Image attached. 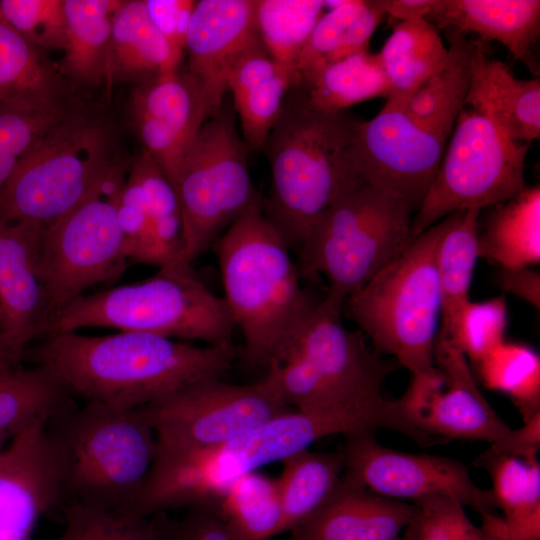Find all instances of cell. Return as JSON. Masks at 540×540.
I'll return each instance as SVG.
<instances>
[{"label":"cell","mask_w":540,"mask_h":540,"mask_svg":"<svg viewBox=\"0 0 540 540\" xmlns=\"http://www.w3.org/2000/svg\"><path fill=\"white\" fill-rule=\"evenodd\" d=\"M470 83L464 106L494 122L510 138L529 143L540 137V78L517 79L502 61L473 40Z\"/></svg>","instance_id":"603a6c76"},{"label":"cell","mask_w":540,"mask_h":540,"mask_svg":"<svg viewBox=\"0 0 540 540\" xmlns=\"http://www.w3.org/2000/svg\"><path fill=\"white\" fill-rule=\"evenodd\" d=\"M183 51L151 21L145 0L122 1L113 21L104 85L107 95L119 83L143 84L179 68Z\"/></svg>","instance_id":"d4e9b609"},{"label":"cell","mask_w":540,"mask_h":540,"mask_svg":"<svg viewBox=\"0 0 540 540\" xmlns=\"http://www.w3.org/2000/svg\"><path fill=\"white\" fill-rule=\"evenodd\" d=\"M42 232L34 222L0 221V339L14 367L49 319L38 266Z\"/></svg>","instance_id":"d6986e66"},{"label":"cell","mask_w":540,"mask_h":540,"mask_svg":"<svg viewBox=\"0 0 540 540\" xmlns=\"http://www.w3.org/2000/svg\"><path fill=\"white\" fill-rule=\"evenodd\" d=\"M436 371L412 376L397 399L406 420L438 439H466L492 444L511 428L494 411L477 386L469 362L449 338L437 335Z\"/></svg>","instance_id":"2e32d148"},{"label":"cell","mask_w":540,"mask_h":540,"mask_svg":"<svg viewBox=\"0 0 540 540\" xmlns=\"http://www.w3.org/2000/svg\"><path fill=\"white\" fill-rule=\"evenodd\" d=\"M358 122L347 111L316 108L299 86L289 88L262 149L271 189L261 205L290 248L299 250L323 213L365 184L356 159Z\"/></svg>","instance_id":"7a4b0ae2"},{"label":"cell","mask_w":540,"mask_h":540,"mask_svg":"<svg viewBox=\"0 0 540 540\" xmlns=\"http://www.w3.org/2000/svg\"><path fill=\"white\" fill-rule=\"evenodd\" d=\"M153 429L157 451L221 445L289 411L264 379L237 385L222 378L193 383L138 408Z\"/></svg>","instance_id":"5bb4252c"},{"label":"cell","mask_w":540,"mask_h":540,"mask_svg":"<svg viewBox=\"0 0 540 540\" xmlns=\"http://www.w3.org/2000/svg\"><path fill=\"white\" fill-rule=\"evenodd\" d=\"M415 504L419 508L418 540H486L482 528L471 522L456 499L436 495Z\"/></svg>","instance_id":"bcb514c9"},{"label":"cell","mask_w":540,"mask_h":540,"mask_svg":"<svg viewBox=\"0 0 540 540\" xmlns=\"http://www.w3.org/2000/svg\"><path fill=\"white\" fill-rule=\"evenodd\" d=\"M240 353L233 343L196 346L144 332H61L30 345L23 361L49 369L73 397L138 409L198 381L222 378Z\"/></svg>","instance_id":"6da1fadb"},{"label":"cell","mask_w":540,"mask_h":540,"mask_svg":"<svg viewBox=\"0 0 540 540\" xmlns=\"http://www.w3.org/2000/svg\"><path fill=\"white\" fill-rule=\"evenodd\" d=\"M11 368H14V366L8 359L0 339V373L5 372Z\"/></svg>","instance_id":"db71d44e"},{"label":"cell","mask_w":540,"mask_h":540,"mask_svg":"<svg viewBox=\"0 0 540 540\" xmlns=\"http://www.w3.org/2000/svg\"><path fill=\"white\" fill-rule=\"evenodd\" d=\"M489 540H506L502 537H493V538H489Z\"/></svg>","instance_id":"11a10c76"},{"label":"cell","mask_w":540,"mask_h":540,"mask_svg":"<svg viewBox=\"0 0 540 540\" xmlns=\"http://www.w3.org/2000/svg\"><path fill=\"white\" fill-rule=\"evenodd\" d=\"M344 436L340 451L344 462L342 477L347 481L394 500L415 503L444 495L480 516L495 513L491 490L476 485L464 463L446 456L391 449L377 441L375 431Z\"/></svg>","instance_id":"9a60e30c"},{"label":"cell","mask_w":540,"mask_h":540,"mask_svg":"<svg viewBox=\"0 0 540 540\" xmlns=\"http://www.w3.org/2000/svg\"><path fill=\"white\" fill-rule=\"evenodd\" d=\"M448 138L384 104L371 120H359L356 159L363 182L390 192L416 210L438 169Z\"/></svg>","instance_id":"e0dca14e"},{"label":"cell","mask_w":540,"mask_h":540,"mask_svg":"<svg viewBox=\"0 0 540 540\" xmlns=\"http://www.w3.org/2000/svg\"><path fill=\"white\" fill-rule=\"evenodd\" d=\"M447 217L415 237L392 263L350 294L343 309L379 354L393 357L412 376L436 371L441 323L437 252Z\"/></svg>","instance_id":"ba28073f"},{"label":"cell","mask_w":540,"mask_h":540,"mask_svg":"<svg viewBox=\"0 0 540 540\" xmlns=\"http://www.w3.org/2000/svg\"><path fill=\"white\" fill-rule=\"evenodd\" d=\"M60 507L65 527L54 540H163L150 516L138 518L78 502Z\"/></svg>","instance_id":"7bdbcfd3"},{"label":"cell","mask_w":540,"mask_h":540,"mask_svg":"<svg viewBox=\"0 0 540 540\" xmlns=\"http://www.w3.org/2000/svg\"><path fill=\"white\" fill-rule=\"evenodd\" d=\"M385 15L381 0H345L324 12L297 59L292 86L329 63L368 50Z\"/></svg>","instance_id":"f546056e"},{"label":"cell","mask_w":540,"mask_h":540,"mask_svg":"<svg viewBox=\"0 0 540 540\" xmlns=\"http://www.w3.org/2000/svg\"><path fill=\"white\" fill-rule=\"evenodd\" d=\"M212 505L240 540H266L284 532L278 481L259 472L232 481Z\"/></svg>","instance_id":"74e56055"},{"label":"cell","mask_w":540,"mask_h":540,"mask_svg":"<svg viewBox=\"0 0 540 540\" xmlns=\"http://www.w3.org/2000/svg\"><path fill=\"white\" fill-rule=\"evenodd\" d=\"M416 520L412 524H410L402 533V535L396 540H418V528Z\"/></svg>","instance_id":"f5cc1de1"},{"label":"cell","mask_w":540,"mask_h":540,"mask_svg":"<svg viewBox=\"0 0 540 540\" xmlns=\"http://www.w3.org/2000/svg\"><path fill=\"white\" fill-rule=\"evenodd\" d=\"M130 118L141 143L188 148L210 113L201 84L178 68L135 86Z\"/></svg>","instance_id":"7402d4cb"},{"label":"cell","mask_w":540,"mask_h":540,"mask_svg":"<svg viewBox=\"0 0 540 540\" xmlns=\"http://www.w3.org/2000/svg\"><path fill=\"white\" fill-rule=\"evenodd\" d=\"M256 0H200L188 25V71L201 84L210 117L223 103L228 77L238 61L262 45L255 18Z\"/></svg>","instance_id":"ffe728a7"},{"label":"cell","mask_w":540,"mask_h":540,"mask_svg":"<svg viewBox=\"0 0 540 540\" xmlns=\"http://www.w3.org/2000/svg\"><path fill=\"white\" fill-rule=\"evenodd\" d=\"M379 55L391 88L387 99L395 101L410 95L449 60L438 29L426 20L396 24Z\"/></svg>","instance_id":"d6a6232c"},{"label":"cell","mask_w":540,"mask_h":540,"mask_svg":"<svg viewBox=\"0 0 540 540\" xmlns=\"http://www.w3.org/2000/svg\"><path fill=\"white\" fill-rule=\"evenodd\" d=\"M248 151L233 104L224 98L191 142L175 184L183 222L182 262L192 264L261 200L250 177Z\"/></svg>","instance_id":"7c38bea8"},{"label":"cell","mask_w":540,"mask_h":540,"mask_svg":"<svg viewBox=\"0 0 540 540\" xmlns=\"http://www.w3.org/2000/svg\"><path fill=\"white\" fill-rule=\"evenodd\" d=\"M96 327L199 340L212 346L232 343L235 329L223 298L185 262L161 267L140 282L74 298L49 319L43 336Z\"/></svg>","instance_id":"52a82bcc"},{"label":"cell","mask_w":540,"mask_h":540,"mask_svg":"<svg viewBox=\"0 0 540 540\" xmlns=\"http://www.w3.org/2000/svg\"><path fill=\"white\" fill-rule=\"evenodd\" d=\"M476 367L483 385L507 395L523 422L540 413V357L533 348L504 340Z\"/></svg>","instance_id":"ab89813d"},{"label":"cell","mask_w":540,"mask_h":540,"mask_svg":"<svg viewBox=\"0 0 540 540\" xmlns=\"http://www.w3.org/2000/svg\"><path fill=\"white\" fill-rule=\"evenodd\" d=\"M277 479L283 513L284 532L310 517L329 497L344 468L341 451L298 452L282 461Z\"/></svg>","instance_id":"8d00e7d4"},{"label":"cell","mask_w":540,"mask_h":540,"mask_svg":"<svg viewBox=\"0 0 540 540\" xmlns=\"http://www.w3.org/2000/svg\"><path fill=\"white\" fill-rule=\"evenodd\" d=\"M435 0H381L386 15L403 21L426 20Z\"/></svg>","instance_id":"816d5d0a"},{"label":"cell","mask_w":540,"mask_h":540,"mask_svg":"<svg viewBox=\"0 0 540 540\" xmlns=\"http://www.w3.org/2000/svg\"><path fill=\"white\" fill-rule=\"evenodd\" d=\"M507 317L502 295L484 301L469 300L459 310L447 338L476 365L505 340Z\"/></svg>","instance_id":"ee69618b"},{"label":"cell","mask_w":540,"mask_h":540,"mask_svg":"<svg viewBox=\"0 0 540 540\" xmlns=\"http://www.w3.org/2000/svg\"><path fill=\"white\" fill-rule=\"evenodd\" d=\"M480 211L470 208L447 216L436 260L442 303L439 336H449L459 310L470 300L469 289L479 257Z\"/></svg>","instance_id":"d590c367"},{"label":"cell","mask_w":540,"mask_h":540,"mask_svg":"<svg viewBox=\"0 0 540 540\" xmlns=\"http://www.w3.org/2000/svg\"><path fill=\"white\" fill-rule=\"evenodd\" d=\"M497 285L532 305L540 308V274L530 267L500 268Z\"/></svg>","instance_id":"f907efd6"},{"label":"cell","mask_w":540,"mask_h":540,"mask_svg":"<svg viewBox=\"0 0 540 540\" xmlns=\"http://www.w3.org/2000/svg\"><path fill=\"white\" fill-rule=\"evenodd\" d=\"M344 300L318 301L262 377L289 407L306 413L386 406L385 379L400 366L371 349L361 332L342 322Z\"/></svg>","instance_id":"5b68a950"},{"label":"cell","mask_w":540,"mask_h":540,"mask_svg":"<svg viewBox=\"0 0 540 540\" xmlns=\"http://www.w3.org/2000/svg\"><path fill=\"white\" fill-rule=\"evenodd\" d=\"M129 169L127 162L113 157L84 200L43 230L38 266L49 319L88 288L125 270L118 202Z\"/></svg>","instance_id":"8fae6325"},{"label":"cell","mask_w":540,"mask_h":540,"mask_svg":"<svg viewBox=\"0 0 540 540\" xmlns=\"http://www.w3.org/2000/svg\"><path fill=\"white\" fill-rule=\"evenodd\" d=\"M295 86L303 89L313 106L327 112L346 111L378 97L387 99L391 93L379 53L368 50L329 63Z\"/></svg>","instance_id":"e575fe53"},{"label":"cell","mask_w":540,"mask_h":540,"mask_svg":"<svg viewBox=\"0 0 540 540\" xmlns=\"http://www.w3.org/2000/svg\"><path fill=\"white\" fill-rule=\"evenodd\" d=\"M197 1L145 0L148 15L158 30L184 52L188 25Z\"/></svg>","instance_id":"c3c4849f"},{"label":"cell","mask_w":540,"mask_h":540,"mask_svg":"<svg viewBox=\"0 0 540 540\" xmlns=\"http://www.w3.org/2000/svg\"><path fill=\"white\" fill-rule=\"evenodd\" d=\"M62 459L48 424L36 423L0 451V540H31L62 503Z\"/></svg>","instance_id":"ac0fdd59"},{"label":"cell","mask_w":540,"mask_h":540,"mask_svg":"<svg viewBox=\"0 0 540 540\" xmlns=\"http://www.w3.org/2000/svg\"><path fill=\"white\" fill-rule=\"evenodd\" d=\"M449 42L447 65L402 100H386L417 124L449 137L470 83L473 40L455 29H445Z\"/></svg>","instance_id":"4316f807"},{"label":"cell","mask_w":540,"mask_h":540,"mask_svg":"<svg viewBox=\"0 0 540 540\" xmlns=\"http://www.w3.org/2000/svg\"><path fill=\"white\" fill-rule=\"evenodd\" d=\"M72 397L46 367L20 365L0 373V451L32 425L49 424L74 405Z\"/></svg>","instance_id":"f1b7e54d"},{"label":"cell","mask_w":540,"mask_h":540,"mask_svg":"<svg viewBox=\"0 0 540 540\" xmlns=\"http://www.w3.org/2000/svg\"><path fill=\"white\" fill-rule=\"evenodd\" d=\"M292 82L290 72L269 56L263 44L244 55L232 69L227 92L232 94L249 150L263 149Z\"/></svg>","instance_id":"484cf974"},{"label":"cell","mask_w":540,"mask_h":540,"mask_svg":"<svg viewBox=\"0 0 540 540\" xmlns=\"http://www.w3.org/2000/svg\"><path fill=\"white\" fill-rule=\"evenodd\" d=\"M43 52L0 18V102L67 103L63 74Z\"/></svg>","instance_id":"1f68e13d"},{"label":"cell","mask_w":540,"mask_h":540,"mask_svg":"<svg viewBox=\"0 0 540 540\" xmlns=\"http://www.w3.org/2000/svg\"><path fill=\"white\" fill-rule=\"evenodd\" d=\"M187 509L180 519H174L166 512L150 516L163 540H240L213 505L202 504Z\"/></svg>","instance_id":"7dc6e473"},{"label":"cell","mask_w":540,"mask_h":540,"mask_svg":"<svg viewBox=\"0 0 540 540\" xmlns=\"http://www.w3.org/2000/svg\"><path fill=\"white\" fill-rule=\"evenodd\" d=\"M0 18L43 51L65 48V0H0Z\"/></svg>","instance_id":"f6af8a7d"},{"label":"cell","mask_w":540,"mask_h":540,"mask_svg":"<svg viewBox=\"0 0 540 540\" xmlns=\"http://www.w3.org/2000/svg\"><path fill=\"white\" fill-rule=\"evenodd\" d=\"M381 426L382 417L374 411L292 410L212 448L157 451L131 515L144 518L174 508L214 504L241 475L282 462L325 436L376 431Z\"/></svg>","instance_id":"3957f363"},{"label":"cell","mask_w":540,"mask_h":540,"mask_svg":"<svg viewBox=\"0 0 540 540\" xmlns=\"http://www.w3.org/2000/svg\"><path fill=\"white\" fill-rule=\"evenodd\" d=\"M481 457H516L526 461H538L540 449V413L518 429H511L503 438L489 444Z\"/></svg>","instance_id":"681fc988"},{"label":"cell","mask_w":540,"mask_h":540,"mask_svg":"<svg viewBox=\"0 0 540 540\" xmlns=\"http://www.w3.org/2000/svg\"><path fill=\"white\" fill-rule=\"evenodd\" d=\"M478 255L500 268L531 267L540 261V187L526 186L494 205L478 229Z\"/></svg>","instance_id":"83f0119b"},{"label":"cell","mask_w":540,"mask_h":540,"mask_svg":"<svg viewBox=\"0 0 540 540\" xmlns=\"http://www.w3.org/2000/svg\"><path fill=\"white\" fill-rule=\"evenodd\" d=\"M415 212L390 192L354 188L323 213L300 247L301 275H323L327 293L345 300L406 249Z\"/></svg>","instance_id":"9c48e42d"},{"label":"cell","mask_w":540,"mask_h":540,"mask_svg":"<svg viewBox=\"0 0 540 540\" xmlns=\"http://www.w3.org/2000/svg\"><path fill=\"white\" fill-rule=\"evenodd\" d=\"M419 515L415 503L377 495L341 475L326 501L290 540H396Z\"/></svg>","instance_id":"44dd1931"},{"label":"cell","mask_w":540,"mask_h":540,"mask_svg":"<svg viewBox=\"0 0 540 540\" xmlns=\"http://www.w3.org/2000/svg\"><path fill=\"white\" fill-rule=\"evenodd\" d=\"M129 172L143 189L152 232L167 264L182 262L183 222L174 186L144 150L132 163Z\"/></svg>","instance_id":"60d3db41"},{"label":"cell","mask_w":540,"mask_h":540,"mask_svg":"<svg viewBox=\"0 0 540 540\" xmlns=\"http://www.w3.org/2000/svg\"><path fill=\"white\" fill-rule=\"evenodd\" d=\"M529 143L510 138L494 122L463 107L436 175L411 224V239L445 217L505 202L525 187Z\"/></svg>","instance_id":"4fadbf2b"},{"label":"cell","mask_w":540,"mask_h":540,"mask_svg":"<svg viewBox=\"0 0 540 540\" xmlns=\"http://www.w3.org/2000/svg\"><path fill=\"white\" fill-rule=\"evenodd\" d=\"M426 21L437 29L474 33L479 41H497L539 77L533 48L540 34L539 0H435Z\"/></svg>","instance_id":"cb8c5ba5"},{"label":"cell","mask_w":540,"mask_h":540,"mask_svg":"<svg viewBox=\"0 0 540 540\" xmlns=\"http://www.w3.org/2000/svg\"><path fill=\"white\" fill-rule=\"evenodd\" d=\"M473 464L491 477L507 540L540 539V465L516 457L477 456Z\"/></svg>","instance_id":"836d02e7"},{"label":"cell","mask_w":540,"mask_h":540,"mask_svg":"<svg viewBox=\"0 0 540 540\" xmlns=\"http://www.w3.org/2000/svg\"><path fill=\"white\" fill-rule=\"evenodd\" d=\"M323 13L321 0H256L260 40L269 56L290 72L292 81L297 59Z\"/></svg>","instance_id":"f35d334b"},{"label":"cell","mask_w":540,"mask_h":540,"mask_svg":"<svg viewBox=\"0 0 540 540\" xmlns=\"http://www.w3.org/2000/svg\"><path fill=\"white\" fill-rule=\"evenodd\" d=\"M120 0H65L66 43L61 73L73 83L104 84L114 16Z\"/></svg>","instance_id":"4dcf8cb0"},{"label":"cell","mask_w":540,"mask_h":540,"mask_svg":"<svg viewBox=\"0 0 540 540\" xmlns=\"http://www.w3.org/2000/svg\"><path fill=\"white\" fill-rule=\"evenodd\" d=\"M261 200L236 219L213 247L222 298L242 333L245 358L254 366L267 367L317 302L302 288L291 248L264 214Z\"/></svg>","instance_id":"277c9868"},{"label":"cell","mask_w":540,"mask_h":540,"mask_svg":"<svg viewBox=\"0 0 540 540\" xmlns=\"http://www.w3.org/2000/svg\"><path fill=\"white\" fill-rule=\"evenodd\" d=\"M72 108L0 102V195L22 158Z\"/></svg>","instance_id":"b9f144b4"},{"label":"cell","mask_w":540,"mask_h":540,"mask_svg":"<svg viewBox=\"0 0 540 540\" xmlns=\"http://www.w3.org/2000/svg\"><path fill=\"white\" fill-rule=\"evenodd\" d=\"M112 159L108 123L72 108L19 162L0 195V221L46 229L84 200Z\"/></svg>","instance_id":"30bf717a"},{"label":"cell","mask_w":540,"mask_h":540,"mask_svg":"<svg viewBox=\"0 0 540 540\" xmlns=\"http://www.w3.org/2000/svg\"><path fill=\"white\" fill-rule=\"evenodd\" d=\"M62 459V503L129 515L152 469L157 440L138 409L75 404L48 424Z\"/></svg>","instance_id":"8992f818"}]
</instances>
